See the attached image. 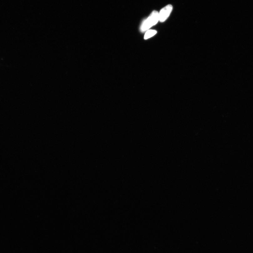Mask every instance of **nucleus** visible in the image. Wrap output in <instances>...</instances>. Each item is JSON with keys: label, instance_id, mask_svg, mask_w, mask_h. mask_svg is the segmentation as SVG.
<instances>
[{"label": "nucleus", "instance_id": "obj_1", "mask_svg": "<svg viewBox=\"0 0 253 253\" xmlns=\"http://www.w3.org/2000/svg\"><path fill=\"white\" fill-rule=\"evenodd\" d=\"M159 21V13L157 11H153L149 16L141 24L140 30L142 32H146Z\"/></svg>", "mask_w": 253, "mask_h": 253}, {"label": "nucleus", "instance_id": "obj_2", "mask_svg": "<svg viewBox=\"0 0 253 253\" xmlns=\"http://www.w3.org/2000/svg\"><path fill=\"white\" fill-rule=\"evenodd\" d=\"M172 10V6L170 4L162 8L159 13V21L163 22L165 21L169 18Z\"/></svg>", "mask_w": 253, "mask_h": 253}, {"label": "nucleus", "instance_id": "obj_3", "mask_svg": "<svg viewBox=\"0 0 253 253\" xmlns=\"http://www.w3.org/2000/svg\"><path fill=\"white\" fill-rule=\"evenodd\" d=\"M157 33V32L156 30H149L147 31L145 34L144 36V39H147L150 38H152L153 36H154L156 33Z\"/></svg>", "mask_w": 253, "mask_h": 253}]
</instances>
